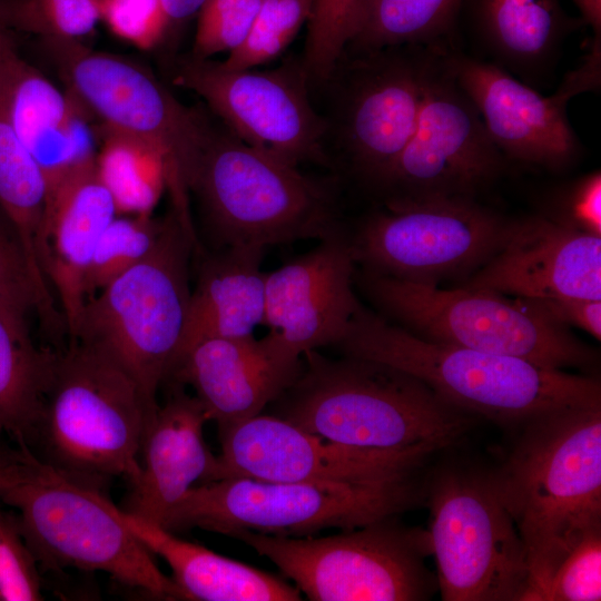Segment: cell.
<instances>
[{
	"mask_svg": "<svg viewBox=\"0 0 601 601\" xmlns=\"http://www.w3.org/2000/svg\"><path fill=\"white\" fill-rule=\"evenodd\" d=\"M118 215L96 164L68 183L48 204L43 221V272L71 335L86 303L85 278L95 249Z\"/></svg>",
	"mask_w": 601,
	"mask_h": 601,
	"instance_id": "cell-24",
	"label": "cell"
},
{
	"mask_svg": "<svg viewBox=\"0 0 601 601\" xmlns=\"http://www.w3.org/2000/svg\"><path fill=\"white\" fill-rule=\"evenodd\" d=\"M207 414L196 396L173 383L145 427L138 477L130 483L124 510L161 524L169 511L196 483L215 480L217 455L204 437Z\"/></svg>",
	"mask_w": 601,
	"mask_h": 601,
	"instance_id": "cell-23",
	"label": "cell"
},
{
	"mask_svg": "<svg viewBox=\"0 0 601 601\" xmlns=\"http://www.w3.org/2000/svg\"><path fill=\"white\" fill-rule=\"evenodd\" d=\"M0 80L19 139L43 176L47 208L68 183L96 164L97 128L81 105L23 57L13 35L1 27Z\"/></svg>",
	"mask_w": 601,
	"mask_h": 601,
	"instance_id": "cell-19",
	"label": "cell"
},
{
	"mask_svg": "<svg viewBox=\"0 0 601 601\" xmlns=\"http://www.w3.org/2000/svg\"><path fill=\"white\" fill-rule=\"evenodd\" d=\"M459 287L526 299L601 300V236L543 214L511 221L497 252Z\"/></svg>",
	"mask_w": 601,
	"mask_h": 601,
	"instance_id": "cell-18",
	"label": "cell"
},
{
	"mask_svg": "<svg viewBox=\"0 0 601 601\" xmlns=\"http://www.w3.org/2000/svg\"><path fill=\"white\" fill-rule=\"evenodd\" d=\"M51 290L36 275L24 246L0 210V308L28 321L38 314L49 332L66 331Z\"/></svg>",
	"mask_w": 601,
	"mask_h": 601,
	"instance_id": "cell-33",
	"label": "cell"
},
{
	"mask_svg": "<svg viewBox=\"0 0 601 601\" xmlns=\"http://www.w3.org/2000/svg\"><path fill=\"white\" fill-rule=\"evenodd\" d=\"M155 412L116 361L69 342L56 352L43 407L26 443L38 444L31 450L42 460L101 491L114 477H138L145 427Z\"/></svg>",
	"mask_w": 601,
	"mask_h": 601,
	"instance_id": "cell-6",
	"label": "cell"
},
{
	"mask_svg": "<svg viewBox=\"0 0 601 601\" xmlns=\"http://www.w3.org/2000/svg\"><path fill=\"white\" fill-rule=\"evenodd\" d=\"M510 225L473 198L401 200L372 214L351 244L365 272L437 285L484 265Z\"/></svg>",
	"mask_w": 601,
	"mask_h": 601,
	"instance_id": "cell-13",
	"label": "cell"
},
{
	"mask_svg": "<svg viewBox=\"0 0 601 601\" xmlns=\"http://www.w3.org/2000/svg\"><path fill=\"white\" fill-rule=\"evenodd\" d=\"M462 3L463 0H363L344 50L440 45Z\"/></svg>",
	"mask_w": 601,
	"mask_h": 601,
	"instance_id": "cell-30",
	"label": "cell"
},
{
	"mask_svg": "<svg viewBox=\"0 0 601 601\" xmlns=\"http://www.w3.org/2000/svg\"><path fill=\"white\" fill-rule=\"evenodd\" d=\"M302 357L299 374L275 400L274 415L323 439L424 463L471 426V414L396 367L317 351Z\"/></svg>",
	"mask_w": 601,
	"mask_h": 601,
	"instance_id": "cell-1",
	"label": "cell"
},
{
	"mask_svg": "<svg viewBox=\"0 0 601 601\" xmlns=\"http://www.w3.org/2000/svg\"><path fill=\"white\" fill-rule=\"evenodd\" d=\"M131 533L152 554L162 559L185 600L199 601H299L295 585L276 575L220 555L180 539L164 526L118 508Z\"/></svg>",
	"mask_w": 601,
	"mask_h": 601,
	"instance_id": "cell-26",
	"label": "cell"
},
{
	"mask_svg": "<svg viewBox=\"0 0 601 601\" xmlns=\"http://www.w3.org/2000/svg\"><path fill=\"white\" fill-rule=\"evenodd\" d=\"M0 501V601L42 600L39 564L26 543L14 514Z\"/></svg>",
	"mask_w": 601,
	"mask_h": 601,
	"instance_id": "cell-39",
	"label": "cell"
},
{
	"mask_svg": "<svg viewBox=\"0 0 601 601\" xmlns=\"http://www.w3.org/2000/svg\"><path fill=\"white\" fill-rule=\"evenodd\" d=\"M170 22V29L197 14L205 0H160Z\"/></svg>",
	"mask_w": 601,
	"mask_h": 601,
	"instance_id": "cell-43",
	"label": "cell"
},
{
	"mask_svg": "<svg viewBox=\"0 0 601 601\" xmlns=\"http://www.w3.org/2000/svg\"><path fill=\"white\" fill-rule=\"evenodd\" d=\"M98 22L99 0H0V27L10 33L82 40Z\"/></svg>",
	"mask_w": 601,
	"mask_h": 601,
	"instance_id": "cell-35",
	"label": "cell"
},
{
	"mask_svg": "<svg viewBox=\"0 0 601 601\" xmlns=\"http://www.w3.org/2000/svg\"><path fill=\"white\" fill-rule=\"evenodd\" d=\"M260 0H205L198 11L190 56L198 59L236 50L248 36Z\"/></svg>",
	"mask_w": 601,
	"mask_h": 601,
	"instance_id": "cell-38",
	"label": "cell"
},
{
	"mask_svg": "<svg viewBox=\"0 0 601 601\" xmlns=\"http://www.w3.org/2000/svg\"><path fill=\"white\" fill-rule=\"evenodd\" d=\"M196 248L170 211L152 252L89 298L69 336L116 361L138 384L148 406L178 358Z\"/></svg>",
	"mask_w": 601,
	"mask_h": 601,
	"instance_id": "cell-8",
	"label": "cell"
},
{
	"mask_svg": "<svg viewBox=\"0 0 601 601\" xmlns=\"http://www.w3.org/2000/svg\"><path fill=\"white\" fill-rule=\"evenodd\" d=\"M47 187L10 118L0 80V210L17 230L32 263L43 242Z\"/></svg>",
	"mask_w": 601,
	"mask_h": 601,
	"instance_id": "cell-31",
	"label": "cell"
},
{
	"mask_svg": "<svg viewBox=\"0 0 601 601\" xmlns=\"http://www.w3.org/2000/svg\"><path fill=\"white\" fill-rule=\"evenodd\" d=\"M446 58L505 158L550 170L578 159L581 145L566 116L568 95L544 97L497 65L450 52Z\"/></svg>",
	"mask_w": 601,
	"mask_h": 601,
	"instance_id": "cell-22",
	"label": "cell"
},
{
	"mask_svg": "<svg viewBox=\"0 0 601 601\" xmlns=\"http://www.w3.org/2000/svg\"><path fill=\"white\" fill-rule=\"evenodd\" d=\"M441 47L344 50L332 70L341 77L335 117L326 121V134L337 140L348 168L377 187L415 130Z\"/></svg>",
	"mask_w": 601,
	"mask_h": 601,
	"instance_id": "cell-14",
	"label": "cell"
},
{
	"mask_svg": "<svg viewBox=\"0 0 601 601\" xmlns=\"http://www.w3.org/2000/svg\"><path fill=\"white\" fill-rule=\"evenodd\" d=\"M521 434L494 471L522 539L529 573L582 532L601 525V404L549 412Z\"/></svg>",
	"mask_w": 601,
	"mask_h": 601,
	"instance_id": "cell-5",
	"label": "cell"
},
{
	"mask_svg": "<svg viewBox=\"0 0 601 601\" xmlns=\"http://www.w3.org/2000/svg\"><path fill=\"white\" fill-rule=\"evenodd\" d=\"M318 242L266 275L264 324L299 357L334 346L361 306L351 238L343 229Z\"/></svg>",
	"mask_w": 601,
	"mask_h": 601,
	"instance_id": "cell-20",
	"label": "cell"
},
{
	"mask_svg": "<svg viewBox=\"0 0 601 601\" xmlns=\"http://www.w3.org/2000/svg\"><path fill=\"white\" fill-rule=\"evenodd\" d=\"M431 554L444 601H519L526 553L494 473L447 467L430 490Z\"/></svg>",
	"mask_w": 601,
	"mask_h": 601,
	"instance_id": "cell-12",
	"label": "cell"
},
{
	"mask_svg": "<svg viewBox=\"0 0 601 601\" xmlns=\"http://www.w3.org/2000/svg\"><path fill=\"white\" fill-rule=\"evenodd\" d=\"M56 352L39 348L28 321L0 308V432L27 442L43 407Z\"/></svg>",
	"mask_w": 601,
	"mask_h": 601,
	"instance_id": "cell-28",
	"label": "cell"
},
{
	"mask_svg": "<svg viewBox=\"0 0 601 601\" xmlns=\"http://www.w3.org/2000/svg\"><path fill=\"white\" fill-rule=\"evenodd\" d=\"M362 274L361 284L384 315L424 339L556 370L589 366L595 358L590 347L535 300Z\"/></svg>",
	"mask_w": 601,
	"mask_h": 601,
	"instance_id": "cell-9",
	"label": "cell"
},
{
	"mask_svg": "<svg viewBox=\"0 0 601 601\" xmlns=\"http://www.w3.org/2000/svg\"><path fill=\"white\" fill-rule=\"evenodd\" d=\"M303 359L276 333L209 337L189 346L168 381L189 385L218 434L258 415L297 377Z\"/></svg>",
	"mask_w": 601,
	"mask_h": 601,
	"instance_id": "cell-21",
	"label": "cell"
},
{
	"mask_svg": "<svg viewBox=\"0 0 601 601\" xmlns=\"http://www.w3.org/2000/svg\"><path fill=\"white\" fill-rule=\"evenodd\" d=\"M342 355L406 372L452 406L501 424L601 404L600 382L530 361L418 337L361 306L334 345Z\"/></svg>",
	"mask_w": 601,
	"mask_h": 601,
	"instance_id": "cell-2",
	"label": "cell"
},
{
	"mask_svg": "<svg viewBox=\"0 0 601 601\" xmlns=\"http://www.w3.org/2000/svg\"><path fill=\"white\" fill-rule=\"evenodd\" d=\"M264 250L247 246L205 248L194 257L197 278L178 358L200 339L252 336L264 324L267 275L262 270Z\"/></svg>",
	"mask_w": 601,
	"mask_h": 601,
	"instance_id": "cell-25",
	"label": "cell"
},
{
	"mask_svg": "<svg viewBox=\"0 0 601 601\" xmlns=\"http://www.w3.org/2000/svg\"><path fill=\"white\" fill-rule=\"evenodd\" d=\"M167 217L117 215L99 238L85 278L86 302L146 258L159 242Z\"/></svg>",
	"mask_w": 601,
	"mask_h": 601,
	"instance_id": "cell-34",
	"label": "cell"
},
{
	"mask_svg": "<svg viewBox=\"0 0 601 601\" xmlns=\"http://www.w3.org/2000/svg\"><path fill=\"white\" fill-rule=\"evenodd\" d=\"M545 215L601 236L600 170L587 174L556 190Z\"/></svg>",
	"mask_w": 601,
	"mask_h": 601,
	"instance_id": "cell-41",
	"label": "cell"
},
{
	"mask_svg": "<svg viewBox=\"0 0 601 601\" xmlns=\"http://www.w3.org/2000/svg\"><path fill=\"white\" fill-rule=\"evenodd\" d=\"M535 300L552 318L569 327L574 325L600 339L601 300L556 297Z\"/></svg>",
	"mask_w": 601,
	"mask_h": 601,
	"instance_id": "cell-42",
	"label": "cell"
},
{
	"mask_svg": "<svg viewBox=\"0 0 601 601\" xmlns=\"http://www.w3.org/2000/svg\"><path fill=\"white\" fill-rule=\"evenodd\" d=\"M33 40L39 58L92 120L146 142L160 155L171 213L194 245H199L190 180L208 118L184 106L149 68L129 57L95 50L83 40Z\"/></svg>",
	"mask_w": 601,
	"mask_h": 601,
	"instance_id": "cell-7",
	"label": "cell"
},
{
	"mask_svg": "<svg viewBox=\"0 0 601 601\" xmlns=\"http://www.w3.org/2000/svg\"><path fill=\"white\" fill-rule=\"evenodd\" d=\"M99 16L116 37L141 50L156 48L170 30L160 0H99Z\"/></svg>",
	"mask_w": 601,
	"mask_h": 601,
	"instance_id": "cell-40",
	"label": "cell"
},
{
	"mask_svg": "<svg viewBox=\"0 0 601 601\" xmlns=\"http://www.w3.org/2000/svg\"><path fill=\"white\" fill-rule=\"evenodd\" d=\"M581 13V20L591 27L594 38L601 36V0H571Z\"/></svg>",
	"mask_w": 601,
	"mask_h": 601,
	"instance_id": "cell-44",
	"label": "cell"
},
{
	"mask_svg": "<svg viewBox=\"0 0 601 601\" xmlns=\"http://www.w3.org/2000/svg\"><path fill=\"white\" fill-rule=\"evenodd\" d=\"M174 82L201 97L247 145L298 167L324 162L326 121L313 107L303 63L231 70L219 61L181 58Z\"/></svg>",
	"mask_w": 601,
	"mask_h": 601,
	"instance_id": "cell-16",
	"label": "cell"
},
{
	"mask_svg": "<svg viewBox=\"0 0 601 601\" xmlns=\"http://www.w3.org/2000/svg\"><path fill=\"white\" fill-rule=\"evenodd\" d=\"M214 481L250 477L272 482L394 484L410 482L423 462L345 446L274 414H258L219 434Z\"/></svg>",
	"mask_w": 601,
	"mask_h": 601,
	"instance_id": "cell-17",
	"label": "cell"
},
{
	"mask_svg": "<svg viewBox=\"0 0 601 601\" xmlns=\"http://www.w3.org/2000/svg\"><path fill=\"white\" fill-rule=\"evenodd\" d=\"M601 525L570 540L528 575L519 601H599Z\"/></svg>",
	"mask_w": 601,
	"mask_h": 601,
	"instance_id": "cell-32",
	"label": "cell"
},
{
	"mask_svg": "<svg viewBox=\"0 0 601 601\" xmlns=\"http://www.w3.org/2000/svg\"><path fill=\"white\" fill-rule=\"evenodd\" d=\"M412 499L411 481L368 485L226 477L191 487L160 525L171 532L197 528L228 536L240 530L306 536L392 518Z\"/></svg>",
	"mask_w": 601,
	"mask_h": 601,
	"instance_id": "cell-11",
	"label": "cell"
},
{
	"mask_svg": "<svg viewBox=\"0 0 601 601\" xmlns=\"http://www.w3.org/2000/svg\"><path fill=\"white\" fill-rule=\"evenodd\" d=\"M230 536L267 558L313 601H417L437 587L424 561L427 532L392 518L319 538L246 530Z\"/></svg>",
	"mask_w": 601,
	"mask_h": 601,
	"instance_id": "cell-10",
	"label": "cell"
},
{
	"mask_svg": "<svg viewBox=\"0 0 601 601\" xmlns=\"http://www.w3.org/2000/svg\"><path fill=\"white\" fill-rule=\"evenodd\" d=\"M475 26L492 53L514 72L532 76L552 63L580 20L560 0H471Z\"/></svg>",
	"mask_w": 601,
	"mask_h": 601,
	"instance_id": "cell-27",
	"label": "cell"
},
{
	"mask_svg": "<svg viewBox=\"0 0 601 601\" xmlns=\"http://www.w3.org/2000/svg\"><path fill=\"white\" fill-rule=\"evenodd\" d=\"M446 57L441 47L428 72L415 130L378 186L385 203L473 198L503 167L505 157Z\"/></svg>",
	"mask_w": 601,
	"mask_h": 601,
	"instance_id": "cell-15",
	"label": "cell"
},
{
	"mask_svg": "<svg viewBox=\"0 0 601 601\" xmlns=\"http://www.w3.org/2000/svg\"><path fill=\"white\" fill-rule=\"evenodd\" d=\"M363 0H316L308 21L303 67L308 80H326L348 43Z\"/></svg>",
	"mask_w": 601,
	"mask_h": 601,
	"instance_id": "cell-37",
	"label": "cell"
},
{
	"mask_svg": "<svg viewBox=\"0 0 601 601\" xmlns=\"http://www.w3.org/2000/svg\"><path fill=\"white\" fill-rule=\"evenodd\" d=\"M316 0H260L245 41L219 61L226 69L242 70L269 62L292 42L314 11Z\"/></svg>",
	"mask_w": 601,
	"mask_h": 601,
	"instance_id": "cell-36",
	"label": "cell"
},
{
	"mask_svg": "<svg viewBox=\"0 0 601 601\" xmlns=\"http://www.w3.org/2000/svg\"><path fill=\"white\" fill-rule=\"evenodd\" d=\"M96 170L111 195L118 215L150 216L166 191L160 155L146 142L100 126Z\"/></svg>",
	"mask_w": 601,
	"mask_h": 601,
	"instance_id": "cell-29",
	"label": "cell"
},
{
	"mask_svg": "<svg viewBox=\"0 0 601 601\" xmlns=\"http://www.w3.org/2000/svg\"><path fill=\"white\" fill-rule=\"evenodd\" d=\"M220 121V120H219ZM211 249L322 240L343 230L336 186L208 119L190 180Z\"/></svg>",
	"mask_w": 601,
	"mask_h": 601,
	"instance_id": "cell-4",
	"label": "cell"
},
{
	"mask_svg": "<svg viewBox=\"0 0 601 601\" xmlns=\"http://www.w3.org/2000/svg\"><path fill=\"white\" fill-rule=\"evenodd\" d=\"M16 442L0 445V501L14 511L38 564L99 571L152 597L185 600L122 522L117 505L42 460L26 442Z\"/></svg>",
	"mask_w": 601,
	"mask_h": 601,
	"instance_id": "cell-3",
	"label": "cell"
}]
</instances>
